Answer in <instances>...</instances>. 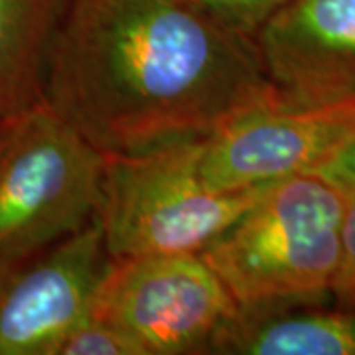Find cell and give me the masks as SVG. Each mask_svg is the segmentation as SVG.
Segmentation results:
<instances>
[{
  "mask_svg": "<svg viewBox=\"0 0 355 355\" xmlns=\"http://www.w3.org/2000/svg\"><path fill=\"white\" fill-rule=\"evenodd\" d=\"M42 101L121 156L203 139L277 97L254 40L188 0H65Z\"/></svg>",
  "mask_w": 355,
  "mask_h": 355,
  "instance_id": "6da1fadb",
  "label": "cell"
},
{
  "mask_svg": "<svg viewBox=\"0 0 355 355\" xmlns=\"http://www.w3.org/2000/svg\"><path fill=\"white\" fill-rule=\"evenodd\" d=\"M345 198L318 172L277 180L200 254L239 310L326 302L340 263Z\"/></svg>",
  "mask_w": 355,
  "mask_h": 355,
  "instance_id": "7a4b0ae2",
  "label": "cell"
},
{
  "mask_svg": "<svg viewBox=\"0 0 355 355\" xmlns=\"http://www.w3.org/2000/svg\"><path fill=\"white\" fill-rule=\"evenodd\" d=\"M198 140L107 156L97 217L111 259L202 253L265 191L268 184L209 188L196 166Z\"/></svg>",
  "mask_w": 355,
  "mask_h": 355,
  "instance_id": "3957f363",
  "label": "cell"
},
{
  "mask_svg": "<svg viewBox=\"0 0 355 355\" xmlns=\"http://www.w3.org/2000/svg\"><path fill=\"white\" fill-rule=\"evenodd\" d=\"M107 156L38 103L0 146V275L91 223Z\"/></svg>",
  "mask_w": 355,
  "mask_h": 355,
  "instance_id": "277c9868",
  "label": "cell"
},
{
  "mask_svg": "<svg viewBox=\"0 0 355 355\" xmlns=\"http://www.w3.org/2000/svg\"><path fill=\"white\" fill-rule=\"evenodd\" d=\"M237 314V302L200 253L111 259L91 308L140 355L211 354Z\"/></svg>",
  "mask_w": 355,
  "mask_h": 355,
  "instance_id": "5b68a950",
  "label": "cell"
},
{
  "mask_svg": "<svg viewBox=\"0 0 355 355\" xmlns=\"http://www.w3.org/2000/svg\"><path fill=\"white\" fill-rule=\"evenodd\" d=\"M355 132L354 101L257 107L198 140L196 166L209 188L245 190L312 172Z\"/></svg>",
  "mask_w": 355,
  "mask_h": 355,
  "instance_id": "8992f818",
  "label": "cell"
},
{
  "mask_svg": "<svg viewBox=\"0 0 355 355\" xmlns=\"http://www.w3.org/2000/svg\"><path fill=\"white\" fill-rule=\"evenodd\" d=\"M111 257L99 217L0 275V355H55L91 314Z\"/></svg>",
  "mask_w": 355,
  "mask_h": 355,
  "instance_id": "52a82bcc",
  "label": "cell"
},
{
  "mask_svg": "<svg viewBox=\"0 0 355 355\" xmlns=\"http://www.w3.org/2000/svg\"><path fill=\"white\" fill-rule=\"evenodd\" d=\"M253 40L279 107L355 99V0H288Z\"/></svg>",
  "mask_w": 355,
  "mask_h": 355,
  "instance_id": "ba28073f",
  "label": "cell"
},
{
  "mask_svg": "<svg viewBox=\"0 0 355 355\" xmlns=\"http://www.w3.org/2000/svg\"><path fill=\"white\" fill-rule=\"evenodd\" d=\"M211 354L355 355V312L322 302L239 310Z\"/></svg>",
  "mask_w": 355,
  "mask_h": 355,
  "instance_id": "9c48e42d",
  "label": "cell"
},
{
  "mask_svg": "<svg viewBox=\"0 0 355 355\" xmlns=\"http://www.w3.org/2000/svg\"><path fill=\"white\" fill-rule=\"evenodd\" d=\"M65 0H0V121L42 103L51 36Z\"/></svg>",
  "mask_w": 355,
  "mask_h": 355,
  "instance_id": "30bf717a",
  "label": "cell"
},
{
  "mask_svg": "<svg viewBox=\"0 0 355 355\" xmlns=\"http://www.w3.org/2000/svg\"><path fill=\"white\" fill-rule=\"evenodd\" d=\"M55 355H140L111 324L89 314L58 345Z\"/></svg>",
  "mask_w": 355,
  "mask_h": 355,
  "instance_id": "8fae6325",
  "label": "cell"
},
{
  "mask_svg": "<svg viewBox=\"0 0 355 355\" xmlns=\"http://www.w3.org/2000/svg\"><path fill=\"white\" fill-rule=\"evenodd\" d=\"M229 30L254 38L265 22L288 0H188Z\"/></svg>",
  "mask_w": 355,
  "mask_h": 355,
  "instance_id": "7c38bea8",
  "label": "cell"
},
{
  "mask_svg": "<svg viewBox=\"0 0 355 355\" xmlns=\"http://www.w3.org/2000/svg\"><path fill=\"white\" fill-rule=\"evenodd\" d=\"M330 296L338 308L355 312V191H349L345 198L340 263L331 282Z\"/></svg>",
  "mask_w": 355,
  "mask_h": 355,
  "instance_id": "4fadbf2b",
  "label": "cell"
},
{
  "mask_svg": "<svg viewBox=\"0 0 355 355\" xmlns=\"http://www.w3.org/2000/svg\"><path fill=\"white\" fill-rule=\"evenodd\" d=\"M312 172H318L345 193L355 191V132Z\"/></svg>",
  "mask_w": 355,
  "mask_h": 355,
  "instance_id": "5bb4252c",
  "label": "cell"
},
{
  "mask_svg": "<svg viewBox=\"0 0 355 355\" xmlns=\"http://www.w3.org/2000/svg\"><path fill=\"white\" fill-rule=\"evenodd\" d=\"M20 119V116H18ZM18 119H8V121H0V146L4 144V140L8 139V135L12 132L14 125H16V121Z\"/></svg>",
  "mask_w": 355,
  "mask_h": 355,
  "instance_id": "9a60e30c",
  "label": "cell"
}]
</instances>
